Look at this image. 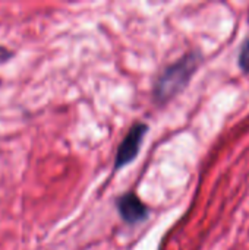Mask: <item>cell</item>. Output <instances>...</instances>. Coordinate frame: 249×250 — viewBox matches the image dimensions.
I'll return each instance as SVG.
<instances>
[{
  "label": "cell",
  "instance_id": "cell-2",
  "mask_svg": "<svg viewBox=\"0 0 249 250\" xmlns=\"http://www.w3.org/2000/svg\"><path fill=\"white\" fill-rule=\"evenodd\" d=\"M148 132V126L142 122H136L131 126L125 138L122 139L116 157H114V168H123L131 164L139 154V148L142 141Z\"/></svg>",
  "mask_w": 249,
  "mask_h": 250
},
{
  "label": "cell",
  "instance_id": "cell-1",
  "mask_svg": "<svg viewBox=\"0 0 249 250\" xmlns=\"http://www.w3.org/2000/svg\"><path fill=\"white\" fill-rule=\"evenodd\" d=\"M203 56L198 50L186 53L178 62L167 66L156 79L154 83V98L157 103L163 104L179 94L192 79L197 69L200 67Z\"/></svg>",
  "mask_w": 249,
  "mask_h": 250
},
{
  "label": "cell",
  "instance_id": "cell-5",
  "mask_svg": "<svg viewBox=\"0 0 249 250\" xmlns=\"http://www.w3.org/2000/svg\"><path fill=\"white\" fill-rule=\"evenodd\" d=\"M12 56H13V51H10V50H9L7 47H4V45H0V63L7 62Z\"/></svg>",
  "mask_w": 249,
  "mask_h": 250
},
{
  "label": "cell",
  "instance_id": "cell-3",
  "mask_svg": "<svg viewBox=\"0 0 249 250\" xmlns=\"http://www.w3.org/2000/svg\"><path fill=\"white\" fill-rule=\"evenodd\" d=\"M116 207L122 220L128 224H138L148 218V208L147 205L134 193L128 192L117 198Z\"/></svg>",
  "mask_w": 249,
  "mask_h": 250
},
{
  "label": "cell",
  "instance_id": "cell-4",
  "mask_svg": "<svg viewBox=\"0 0 249 250\" xmlns=\"http://www.w3.org/2000/svg\"><path fill=\"white\" fill-rule=\"evenodd\" d=\"M238 64L245 73H249V35L241 45V50L238 54Z\"/></svg>",
  "mask_w": 249,
  "mask_h": 250
}]
</instances>
